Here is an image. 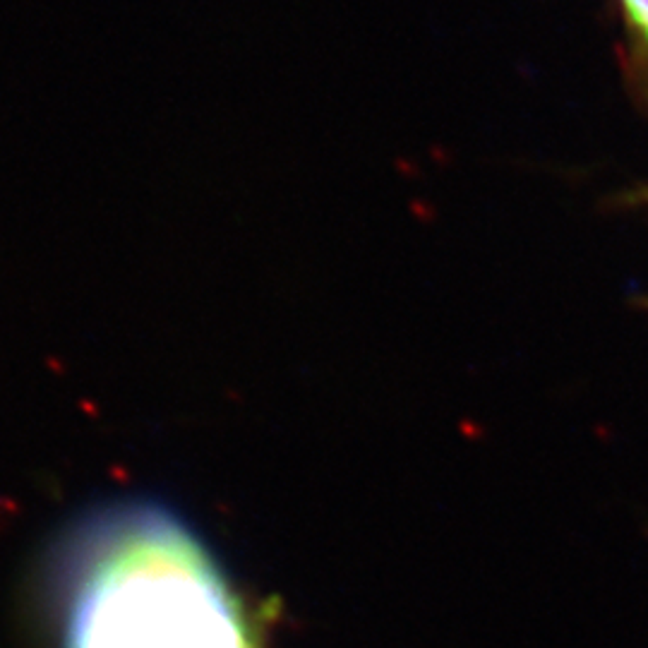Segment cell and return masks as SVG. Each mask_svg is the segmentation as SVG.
I'll return each instance as SVG.
<instances>
[{
  "label": "cell",
  "instance_id": "obj_1",
  "mask_svg": "<svg viewBox=\"0 0 648 648\" xmlns=\"http://www.w3.org/2000/svg\"><path fill=\"white\" fill-rule=\"evenodd\" d=\"M49 567L63 648H262L214 552L163 502L82 509Z\"/></svg>",
  "mask_w": 648,
  "mask_h": 648
},
{
  "label": "cell",
  "instance_id": "obj_2",
  "mask_svg": "<svg viewBox=\"0 0 648 648\" xmlns=\"http://www.w3.org/2000/svg\"><path fill=\"white\" fill-rule=\"evenodd\" d=\"M627 22L648 49V0H622Z\"/></svg>",
  "mask_w": 648,
  "mask_h": 648
}]
</instances>
